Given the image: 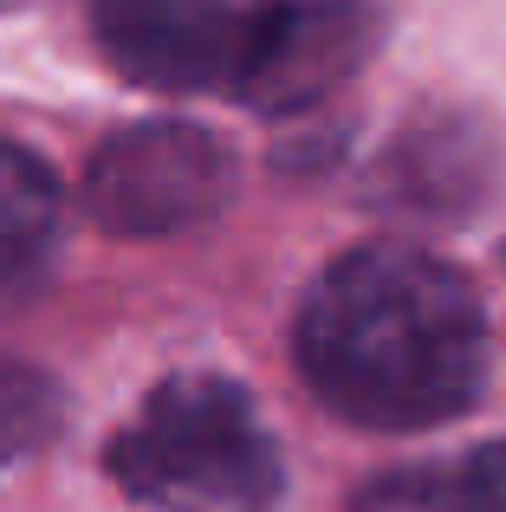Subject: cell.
<instances>
[{
    "label": "cell",
    "instance_id": "obj_7",
    "mask_svg": "<svg viewBox=\"0 0 506 512\" xmlns=\"http://www.w3.org/2000/svg\"><path fill=\"white\" fill-rule=\"evenodd\" d=\"M351 512H506V441L390 467L351 493Z\"/></svg>",
    "mask_w": 506,
    "mask_h": 512
},
{
    "label": "cell",
    "instance_id": "obj_2",
    "mask_svg": "<svg viewBox=\"0 0 506 512\" xmlns=\"http://www.w3.org/2000/svg\"><path fill=\"white\" fill-rule=\"evenodd\" d=\"M111 480L156 512H273L286 500V454L253 396L228 376H169L111 441Z\"/></svg>",
    "mask_w": 506,
    "mask_h": 512
},
{
    "label": "cell",
    "instance_id": "obj_5",
    "mask_svg": "<svg viewBox=\"0 0 506 512\" xmlns=\"http://www.w3.org/2000/svg\"><path fill=\"white\" fill-rule=\"evenodd\" d=\"M383 0H266L247 78L234 98L253 111H305L370 65Z\"/></svg>",
    "mask_w": 506,
    "mask_h": 512
},
{
    "label": "cell",
    "instance_id": "obj_3",
    "mask_svg": "<svg viewBox=\"0 0 506 512\" xmlns=\"http://www.w3.org/2000/svg\"><path fill=\"white\" fill-rule=\"evenodd\" d=\"M234 195V156L215 130L150 117L98 143L85 163V208L98 227L130 240L182 234V227L221 214Z\"/></svg>",
    "mask_w": 506,
    "mask_h": 512
},
{
    "label": "cell",
    "instance_id": "obj_6",
    "mask_svg": "<svg viewBox=\"0 0 506 512\" xmlns=\"http://www.w3.org/2000/svg\"><path fill=\"white\" fill-rule=\"evenodd\" d=\"M59 221H65L59 175L33 150L0 137V299H20L39 286V273L59 253Z\"/></svg>",
    "mask_w": 506,
    "mask_h": 512
},
{
    "label": "cell",
    "instance_id": "obj_1",
    "mask_svg": "<svg viewBox=\"0 0 506 512\" xmlns=\"http://www.w3.org/2000/svg\"><path fill=\"white\" fill-rule=\"evenodd\" d=\"M292 363L338 422L370 435H422L487 396L494 318L455 260L370 240L305 286Z\"/></svg>",
    "mask_w": 506,
    "mask_h": 512
},
{
    "label": "cell",
    "instance_id": "obj_8",
    "mask_svg": "<svg viewBox=\"0 0 506 512\" xmlns=\"http://www.w3.org/2000/svg\"><path fill=\"white\" fill-rule=\"evenodd\" d=\"M52 428H59V389L39 370L0 357V474L26 461L33 448H46Z\"/></svg>",
    "mask_w": 506,
    "mask_h": 512
},
{
    "label": "cell",
    "instance_id": "obj_4",
    "mask_svg": "<svg viewBox=\"0 0 506 512\" xmlns=\"http://www.w3.org/2000/svg\"><path fill=\"white\" fill-rule=\"evenodd\" d=\"M266 0H98V46L130 85L241 91Z\"/></svg>",
    "mask_w": 506,
    "mask_h": 512
}]
</instances>
